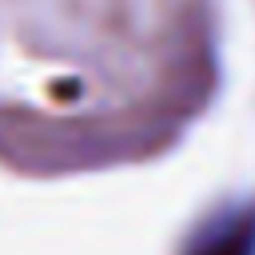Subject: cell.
<instances>
[{"label":"cell","mask_w":255,"mask_h":255,"mask_svg":"<svg viewBox=\"0 0 255 255\" xmlns=\"http://www.w3.org/2000/svg\"><path fill=\"white\" fill-rule=\"evenodd\" d=\"M183 255H255V207L235 203L207 215L183 243Z\"/></svg>","instance_id":"cell-1"}]
</instances>
